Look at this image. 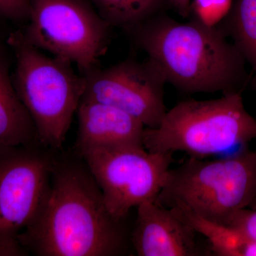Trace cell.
<instances>
[{"label":"cell","mask_w":256,"mask_h":256,"mask_svg":"<svg viewBox=\"0 0 256 256\" xmlns=\"http://www.w3.org/2000/svg\"><path fill=\"white\" fill-rule=\"evenodd\" d=\"M126 32L180 92L242 94L248 82L245 58L217 26L180 22L164 12Z\"/></svg>","instance_id":"obj_2"},{"label":"cell","mask_w":256,"mask_h":256,"mask_svg":"<svg viewBox=\"0 0 256 256\" xmlns=\"http://www.w3.org/2000/svg\"></svg>","instance_id":"obj_21"},{"label":"cell","mask_w":256,"mask_h":256,"mask_svg":"<svg viewBox=\"0 0 256 256\" xmlns=\"http://www.w3.org/2000/svg\"><path fill=\"white\" fill-rule=\"evenodd\" d=\"M84 76L86 88L82 100L116 108L146 128L158 127L164 118L168 111L164 104L166 82L148 58L144 62L127 58L108 68L97 67Z\"/></svg>","instance_id":"obj_9"},{"label":"cell","mask_w":256,"mask_h":256,"mask_svg":"<svg viewBox=\"0 0 256 256\" xmlns=\"http://www.w3.org/2000/svg\"><path fill=\"white\" fill-rule=\"evenodd\" d=\"M38 144L0 148V256H26L18 237L41 210L56 159Z\"/></svg>","instance_id":"obj_7"},{"label":"cell","mask_w":256,"mask_h":256,"mask_svg":"<svg viewBox=\"0 0 256 256\" xmlns=\"http://www.w3.org/2000/svg\"><path fill=\"white\" fill-rule=\"evenodd\" d=\"M6 44L14 56L13 84L34 124L38 142L48 149H60L82 102L85 77L68 60L30 44L22 30L10 33Z\"/></svg>","instance_id":"obj_3"},{"label":"cell","mask_w":256,"mask_h":256,"mask_svg":"<svg viewBox=\"0 0 256 256\" xmlns=\"http://www.w3.org/2000/svg\"><path fill=\"white\" fill-rule=\"evenodd\" d=\"M234 0H192V18L208 28H215L228 15Z\"/></svg>","instance_id":"obj_16"},{"label":"cell","mask_w":256,"mask_h":256,"mask_svg":"<svg viewBox=\"0 0 256 256\" xmlns=\"http://www.w3.org/2000/svg\"><path fill=\"white\" fill-rule=\"evenodd\" d=\"M79 154L98 185L106 208L118 220L134 207L156 202L173 162L172 153L152 152L143 146L97 148Z\"/></svg>","instance_id":"obj_8"},{"label":"cell","mask_w":256,"mask_h":256,"mask_svg":"<svg viewBox=\"0 0 256 256\" xmlns=\"http://www.w3.org/2000/svg\"><path fill=\"white\" fill-rule=\"evenodd\" d=\"M26 41L76 65L86 74L98 67L112 26L86 0H30Z\"/></svg>","instance_id":"obj_6"},{"label":"cell","mask_w":256,"mask_h":256,"mask_svg":"<svg viewBox=\"0 0 256 256\" xmlns=\"http://www.w3.org/2000/svg\"><path fill=\"white\" fill-rule=\"evenodd\" d=\"M30 0H0V18L12 22L28 21Z\"/></svg>","instance_id":"obj_17"},{"label":"cell","mask_w":256,"mask_h":256,"mask_svg":"<svg viewBox=\"0 0 256 256\" xmlns=\"http://www.w3.org/2000/svg\"><path fill=\"white\" fill-rule=\"evenodd\" d=\"M132 234L138 256H201L196 232L174 210L146 202L137 207Z\"/></svg>","instance_id":"obj_10"},{"label":"cell","mask_w":256,"mask_h":256,"mask_svg":"<svg viewBox=\"0 0 256 256\" xmlns=\"http://www.w3.org/2000/svg\"><path fill=\"white\" fill-rule=\"evenodd\" d=\"M248 208H256V197L255 200H254V202H252V204L250 205V206H249Z\"/></svg>","instance_id":"obj_20"},{"label":"cell","mask_w":256,"mask_h":256,"mask_svg":"<svg viewBox=\"0 0 256 256\" xmlns=\"http://www.w3.org/2000/svg\"><path fill=\"white\" fill-rule=\"evenodd\" d=\"M256 197V151L244 149L230 158H190L170 168L156 202L188 210L214 223L228 226Z\"/></svg>","instance_id":"obj_4"},{"label":"cell","mask_w":256,"mask_h":256,"mask_svg":"<svg viewBox=\"0 0 256 256\" xmlns=\"http://www.w3.org/2000/svg\"><path fill=\"white\" fill-rule=\"evenodd\" d=\"M6 53L0 42V148L40 144L34 124L15 90Z\"/></svg>","instance_id":"obj_12"},{"label":"cell","mask_w":256,"mask_h":256,"mask_svg":"<svg viewBox=\"0 0 256 256\" xmlns=\"http://www.w3.org/2000/svg\"><path fill=\"white\" fill-rule=\"evenodd\" d=\"M76 148L78 153L97 148L143 146L144 124L112 106L82 100L78 110Z\"/></svg>","instance_id":"obj_11"},{"label":"cell","mask_w":256,"mask_h":256,"mask_svg":"<svg viewBox=\"0 0 256 256\" xmlns=\"http://www.w3.org/2000/svg\"><path fill=\"white\" fill-rule=\"evenodd\" d=\"M210 242L216 256H256V240L230 226L214 223L188 210L171 208Z\"/></svg>","instance_id":"obj_13"},{"label":"cell","mask_w":256,"mask_h":256,"mask_svg":"<svg viewBox=\"0 0 256 256\" xmlns=\"http://www.w3.org/2000/svg\"><path fill=\"white\" fill-rule=\"evenodd\" d=\"M228 226L256 240V208H244L234 216Z\"/></svg>","instance_id":"obj_18"},{"label":"cell","mask_w":256,"mask_h":256,"mask_svg":"<svg viewBox=\"0 0 256 256\" xmlns=\"http://www.w3.org/2000/svg\"><path fill=\"white\" fill-rule=\"evenodd\" d=\"M216 26L256 73V0H234L228 15Z\"/></svg>","instance_id":"obj_14"},{"label":"cell","mask_w":256,"mask_h":256,"mask_svg":"<svg viewBox=\"0 0 256 256\" xmlns=\"http://www.w3.org/2000/svg\"><path fill=\"white\" fill-rule=\"evenodd\" d=\"M192 0H169L170 6L184 18H190Z\"/></svg>","instance_id":"obj_19"},{"label":"cell","mask_w":256,"mask_h":256,"mask_svg":"<svg viewBox=\"0 0 256 256\" xmlns=\"http://www.w3.org/2000/svg\"><path fill=\"white\" fill-rule=\"evenodd\" d=\"M18 239L38 256H118L128 249L122 220L109 213L85 163L72 160H56L41 210Z\"/></svg>","instance_id":"obj_1"},{"label":"cell","mask_w":256,"mask_h":256,"mask_svg":"<svg viewBox=\"0 0 256 256\" xmlns=\"http://www.w3.org/2000/svg\"><path fill=\"white\" fill-rule=\"evenodd\" d=\"M101 18L112 28L127 32L160 14L170 6L169 0H90Z\"/></svg>","instance_id":"obj_15"},{"label":"cell","mask_w":256,"mask_h":256,"mask_svg":"<svg viewBox=\"0 0 256 256\" xmlns=\"http://www.w3.org/2000/svg\"><path fill=\"white\" fill-rule=\"evenodd\" d=\"M255 138L256 120L246 109L242 94L232 92L210 100L181 101L166 111L158 127L146 128L143 146L152 152H182L204 159Z\"/></svg>","instance_id":"obj_5"}]
</instances>
